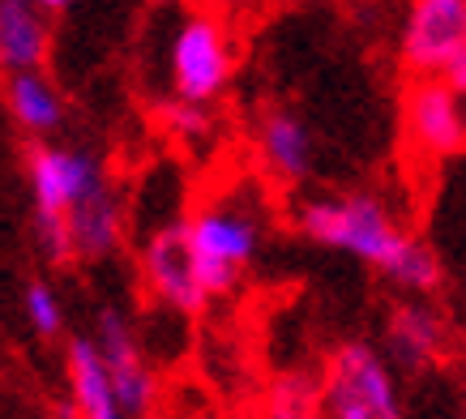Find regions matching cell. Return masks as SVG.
<instances>
[{
  "label": "cell",
  "instance_id": "obj_1",
  "mask_svg": "<svg viewBox=\"0 0 466 419\" xmlns=\"http://www.w3.org/2000/svg\"><path fill=\"white\" fill-rule=\"evenodd\" d=\"M296 227L312 244L325 249H342L368 261V266L385 270L398 257V249L407 244V231L390 219L381 197L351 193V197H317L309 206H299Z\"/></svg>",
  "mask_w": 466,
  "mask_h": 419
},
{
  "label": "cell",
  "instance_id": "obj_2",
  "mask_svg": "<svg viewBox=\"0 0 466 419\" xmlns=\"http://www.w3.org/2000/svg\"><path fill=\"white\" fill-rule=\"evenodd\" d=\"M26 176H30V193H35L39 244L56 266H65V261H73L65 214H69L86 193H95L107 176H103L95 154L60 150V146H35V150L26 154Z\"/></svg>",
  "mask_w": 466,
  "mask_h": 419
},
{
  "label": "cell",
  "instance_id": "obj_3",
  "mask_svg": "<svg viewBox=\"0 0 466 419\" xmlns=\"http://www.w3.org/2000/svg\"><path fill=\"white\" fill-rule=\"evenodd\" d=\"M325 419H402L394 368L368 342H347L329 355L321 381Z\"/></svg>",
  "mask_w": 466,
  "mask_h": 419
},
{
  "label": "cell",
  "instance_id": "obj_4",
  "mask_svg": "<svg viewBox=\"0 0 466 419\" xmlns=\"http://www.w3.org/2000/svg\"><path fill=\"white\" fill-rule=\"evenodd\" d=\"M188 249H193V270L206 300L227 295L261 249V227L248 210L240 206H201L188 219Z\"/></svg>",
  "mask_w": 466,
  "mask_h": 419
},
{
  "label": "cell",
  "instance_id": "obj_5",
  "mask_svg": "<svg viewBox=\"0 0 466 419\" xmlns=\"http://www.w3.org/2000/svg\"><path fill=\"white\" fill-rule=\"evenodd\" d=\"M231 39L214 14H188L171 39V86L184 103H210L231 82Z\"/></svg>",
  "mask_w": 466,
  "mask_h": 419
},
{
  "label": "cell",
  "instance_id": "obj_6",
  "mask_svg": "<svg viewBox=\"0 0 466 419\" xmlns=\"http://www.w3.org/2000/svg\"><path fill=\"white\" fill-rule=\"evenodd\" d=\"M458 47H466V0H415L402 30V65L437 77Z\"/></svg>",
  "mask_w": 466,
  "mask_h": 419
},
{
  "label": "cell",
  "instance_id": "obj_7",
  "mask_svg": "<svg viewBox=\"0 0 466 419\" xmlns=\"http://www.w3.org/2000/svg\"><path fill=\"white\" fill-rule=\"evenodd\" d=\"M407 133L432 158H450L466 150V107L441 77H420L402 98Z\"/></svg>",
  "mask_w": 466,
  "mask_h": 419
},
{
  "label": "cell",
  "instance_id": "obj_8",
  "mask_svg": "<svg viewBox=\"0 0 466 419\" xmlns=\"http://www.w3.org/2000/svg\"><path fill=\"white\" fill-rule=\"evenodd\" d=\"M142 270L163 304L180 308V312H201L206 308V291H201L198 270H193V249H188V227L184 223H163L146 240Z\"/></svg>",
  "mask_w": 466,
  "mask_h": 419
},
{
  "label": "cell",
  "instance_id": "obj_9",
  "mask_svg": "<svg viewBox=\"0 0 466 419\" xmlns=\"http://www.w3.org/2000/svg\"><path fill=\"white\" fill-rule=\"evenodd\" d=\"M103 363H107V377H112V393L125 419H137L150 411L155 403V377L146 368L142 351H137V338L128 330V322L116 312V308H103L99 317V338H95Z\"/></svg>",
  "mask_w": 466,
  "mask_h": 419
},
{
  "label": "cell",
  "instance_id": "obj_10",
  "mask_svg": "<svg viewBox=\"0 0 466 419\" xmlns=\"http://www.w3.org/2000/svg\"><path fill=\"white\" fill-rule=\"evenodd\" d=\"M445 322L428 304H398L385 325V363H398L402 373H424L445 360Z\"/></svg>",
  "mask_w": 466,
  "mask_h": 419
},
{
  "label": "cell",
  "instance_id": "obj_11",
  "mask_svg": "<svg viewBox=\"0 0 466 419\" xmlns=\"http://www.w3.org/2000/svg\"><path fill=\"white\" fill-rule=\"evenodd\" d=\"M65 227H69L73 257H82V261L112 257L116 244H120V231H125V210H120V197L112 193V184L103 180L95 193H86L65 214Z\"/></svg>",
  "mask_w": 466,
  "mask_h": 419
},
{
  "label": "cell",
  "instance_id": "obj_12",
  "mask_svg": "<svg viewBox=\"0 0 466 419\" xmlns=\"http://www.w3.org/2000/svg\"><path fill=\"white\" fill-rule=\"evenodd\" d=\"M257 150L266 158V168L283 180H304L312 171V133L299 116L283 112V107H269L261 112L257 125Z\"/></svg>",
  "mask_w": 466,
  "mask_h": 419
},
{
  "label": "cell",
  "instance_id": "obj_13",
  "mask_svg": "<svg viewBox=\"0 0 466 419\" xmlns=\"http://www.w3.org/2000/svg\"><path fill=\"white\" fill-rule=\"evenodd\" d=\"M47 17L35 0H0V69H39L47 60Z\"/></svg>",
  "mask_w": 466,
  "mask_h": 419
},
{
  "label": "cell",
  "instance_id": "obj_14",
  "mask_svg": "<svg viewBox=\"0 0 466 419\" xmlns=\"http://www.w3.org/2000/svg\"><path fill=\"white\" fill-rule=\"evenodd\" d=\"M69 390H73L69 406L77 419H125L95 338H73L69 342Z\"/></svg>",
  "mask_w": 466,
  "mask_h": 419
},
{
  "label": "cell",
  "instance_id": "obj_15",
  "mask_svg": "<svg viewBox=\"0 0 466 419\" xmlns=\"http://www.w3.org/2000/svg\"><path fill=\"white\" fill-rule=\"evenodd\" d=\"M5 107L30 138H47L65 125V98L39 69H17L5 77Z\"/></svg>",
  "mask_w": 466,
  "mask_h": 419
},
{
  "label": "cell",
  "instance_id": "obj_16",
  "mask_svg": "<svg viewBox=\"0 0 466 419\" xmlns=\"http://www.w3.org/2000/svg\"><path fill=\"white\" fill-rule=\"evenodd\" d=\"M385 274L398 282V287H407V291L415 295H432L441 287V261L437 252L428 249L424 240L410 236L402 249H398V257L385 266Z\"/></svg>",
  "mask_w": 466,
  "mask_h": 419
},
{
  "label": "cell",
  "instance_id": "obj_17",
  "mask_svg": "<svg viewBox=\"0 0 466 419\" xmlns=\"http://www.w3.org/2000/svg\"><path fill=\"white\" fill-rule=\"evenodd\" d=\"M26 317H30V325H35V334H43V338L60 334L65 312H60V300L47 282H30L26 287Z\"/></svg>",
  "mask_w": 466,
  "mask_h": 419
},
{
  "label": "cell",
  "instance_id": "obj_18",
  "mask_svg": "<svg viewBox=\"0 0 466 419\" xmlns=\"http://www.w3.org/2000/svg\"><path fill=\"white\" fill-rule=\"evenodd\" d=\"M158 116H163V125H167L180 141H201L210 133V112H206V103H184V98H176L167 107H158Z\"/></svg>",
  "mask_w": 466,
  "mask_h": 419
},
{
  "label": "cell",
  "instance_id": "obj_19",
  "mask_svg": "<svg viewBox=\"0 0 466 419\" xmlns=\"http://www.w3.org/2000/svg\"><path fill=\"white\" fill-rule=\"evenodd\" d=\"M269 419H312V385L283 381L269 393Z\"/></svg>",
  "mask_w": 466,
  "mask_h": 419
},
{
  "label": "cell",
  "instance_id": "obj_20",
  "mask_svg": "<svg viewBox=\"0 0 466 419\" xmlns=\"http://www.w3.org/2000/svg\"><path fill=\"white\" fill-rule=\"evenodd\" d=\"M437 77H441L445 86H450V90H453L458 98L466 95V47H458V52H453L450 60H445V69H441Z\"/></svg>",
  "mask_w": 466,
  "mask_h": 419
},
{
  "label": "cell",
  "instance_id": "obj_21",
  "mask_svg": "<svg viewBox=\"0 0 466 419\" xmlns=\"http://www.w3.org/2000/svg\"><path fill=\"white\" fill-rule=\"evenodd\" d=\"M35 5H39L43 14H60V9H69L73 0H35Z\"/></svg>",
  "mask_w": 466,
  "mask_h": 419
},
{
  "label": "cell",
  "instance_id": "obj_22",
  "mask_svg": "<svg viewBox=\"0 0 466 419\" xmlns=\"http://www.w3.org/2000/svg\"><path fill=\"white\" fill-rule=\"evenodd\" d=\"M214 5H236V0H214Z\"/></svg>",
  "mask_w": 466,
  "mask_h": 419
}]
</instances>
